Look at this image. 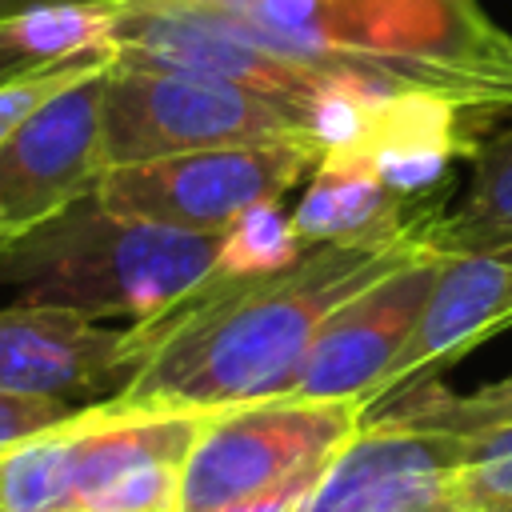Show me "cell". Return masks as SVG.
I'll return each instance as SVG.
<instances>
[{"mask_svg": "<svg viewBox=\"0 0 512 512\" xmlns=\"http://www.w3.org/2000/svg\"><path fill=\"white\" fill-rule=\"evenodd\" d=\"M440 212V200H432L392 232L308 244L304 256L280 272L212 276L180 308L144 324V360L108 404L140 412H220L284 396L320 324L344 300L440 244Z\"/></svg>", "mask_w": 512, "mask_h": 512, "instance_id": "obj_1", "label": "cell"}, {"mask_svg": "<svg viewBox=\"0 0 512 512\" xmlns=\"http://www.w3.org/2000/svg\"><path fill=\"white\" fill-rule=\"evenodd\" d=\"M220 236L108 212L92 192L0 244V292L8 304L152 324L212 280Z\"/></svg>", "mask_w": 512, "mask_h": 512, "instance_id": "obj_2", "label": "cell"}, {"mask_svg": "<svg viewBox=\"0 0 512 512\" xmlns=\"http://www.w3.org/2000/svg\"><path fill=\"white\" fill-rule=\"evenodd\" d=\"M304 100L232 80L116 64L104 76V168L304 132Z\"/></svg>", "mask_w": 512, "mask_h": 512, "instance_id": "obj_3", "label": "cell"}, {"mask_svg": "<svg viewBox=\"0 0 512 512\" xmlns=\"http://www.w3.org/2000/svg\"><path fill=\"white\" fill-rule=\"evenodd\" d=\"M360 420L356 400L268 396L220 408L184 460L176 512H208L320 468L356 436Z\"/></svg>", "mask_w": 512, "mask_h": 512, "instance_id": "obj_4", "label": "cell"}, {"mask_svg": "<svg viewBox=\"0 0 512 512\" xmlns=\"http://www.w3.org/2000/svg\"><path fill=\"white\" fill-rule=\"evenodd\" d=\"M316 164L320 148L308 140V132L260 144L200 148L104 168L96 200L108 212L168 228L224 232L244 208L280 200L296 180L316 172Z\"/></svg>", "mask_w": 512, "mask_h": 512, "instance_id": "obj_5", "label": "cell"}, {"mask_svg": "<svg viewBox=\"0 0 512 512\" xmlns=\"http://www.w3.org/2000/svg\"><path fill=\"white\" fill-rule=\"evenodd\" d=\"M108 68L80 76L0 140V224L12 236L96 192L104 176Z\"/></svg>", "mask_w": 512, "mask_h": 512, "instance_id": "obj_6", "label": "cell"}, {"mask_svg": "<svg viewBox=\"0 0 512 512\" xmlns=\"http://www.w3.org/2000/svg\"><path fill=\"white\" fill-rule=\"evenodd\" d=\"M208 416L84 404L72 440V512H176L184 460Z\"/></svg>", "mask_w": 512, "mask_h": 512, "instance_id": "obj_7", "label": "cell"}, {"mask_svg": "<svg viewBox=\"0 0 512 512\" xmlns=\"http://www.w3.org/2000/svg\"><path fill=\"white\" fill-rule=\"evenodd\" d=\"M144 324H104L68 308L0 304V392L96 404L144 360Z\"/></svg>", "mask_w": 512, "mask_h": 512, "instance_id": "obj_8", "label": "cell"}, {"mask_svg": "<svg viewBox=\"0 0 512 512\" xmlns=\"http://www.w3.org/2000/svg\"><path fill=\"white\" fill-rule=\"evenodd\" d=\"M468 440L400 420H360L324 464L300 512H468L460 468Z\"/></svg>", "mask_w": 512, "mask_h": 512, "instance_id": "obj_9", "label": "cell"}, {"mask_svg": "<svg viewBox=\"0 0 512 512\" xmlns=\"http://www.w3.org/2000/svg\"><path fill=\"white\" fill-rule=\"evenodd\" d=\"M440 244L416 252L400 268L384 272L352 300H344L316 332L300 372L284 396L296 400H356L368 404L400 348L408 344L424 300L444 268Z\"/></svg>", "mask_w": 512, "mask_h": 512, "instance_id": "obj_10", "label": "cell"}, {"mask_svg": "<svg viewBox=\"0 0 512 512\" xmlns=\"http://www.w3.org/2000/svg\"><path fill=\"white\" fill-rule=\"evenodd\" d=\"M112 60L232 80V84L304 100V104L324 80V72L288 64L240 40L220 8H192L176 0H116Z\"/></svg>", "mask_w": 512, "mask_h": 512, "instance_id": "obj_11", "label": "cell"}, {"mask_svg": "<svg viewBox=\"0 0 512 512\" xmlns=\"http://www.w3.org/2000/svg\"><path fill=\"white\" fill-rule=\"evenodd\" d=\"M512 328V252H448L424 312L364 412L436 380L488 336Z\"/></svg>", "mask_w": 512, "mask_h": 512, "instance_id": "obj_12", "label": "cell"}, {"mask_svg": "<svg viewBox=\"0 0 512 512\" xmlns=\"http://www.w3.org/2000/svg\"><path fill=\"white\" fill-rule=\"evenodd\" d=\"M440 200V196H436ZM432 200H400L392 196L372 168L360 164H316L308 192L292 208V224L304 244L324 240H356L408 224Z\"/></svg>", "mask_w": 512, "mask_h": 512, "instance_id": "obj_13", "label": "cell"}, {"mask_svg": "<svg viewBox=\"0 0 512 512\" xmlns=\"http://www.w3.org/2000/svg\"><path fill=\"white\" fill-rule=\"evenodd\" d=\"M444 252H512V128L480 140L464 200L436 220Z\"/></svg>", "mask_w": 512, "mask_h": 512, "instance_id": "obj_14", "label": "cell"}, {"mask_svg": "<svg viewBox=\"0 0 512 512\" xmlns=\"http://www.w3.org/2000/svg\"><path fill=\"white\" fill-rule=\"evenodd\" d=\"M472 112L456 104L444 92L432 88H392L368 128V140L360 152H332V156H372V152H448V156H472L480 148L472 132Z\"/></svg>", "mask_w": 512, "mask_h": 512, "instance_id": "obj_15", "label": "cell"}, {"mask_svg": "<svg viewBox=\"0 0 512 512\" xmlns=\"http://www.w3.org/2000/svg\"><path fill=\"white\" fill-rule=\"evenodd\" d=\"M76 416L0 452V508L4 512H72Z\"/></svg>", "mask_w": 512, "mask_h": 512, "instance_id": "obj_16", "label": "cell"}, {"mask_svg": "<svg viewBox=\"0 0 512 512\" xmlns=\"http://www.w3.org/2000/svg\"><path fill=\"white\" fill-rule=\"evenodd\" d=\"M364 420H400V424L440 428V432L472 440L480 432L512 424V376L492 380L476 392H448L444 384L428 380V384L364 412Z\"/></svg>", "mask_w": 512, "mask_h": 512, "instance_id": "obj_17", "label": "cell"}, {"mask_svg": "<svg viewBox=\"0 0 512 512\" xmlns=\"http://www.w3.org/2000/svg\"><path fill=\"white\" fill-rule=\"evenodd\" d=\"M304 240L292 224V212L280 208V200H260L244 208L220 236L216 272L212 276H264L280 272L292 260L304 256Z\"/></svg>", "mask_w": 512, "mask_h": 512, "instance_id": "obj_18", "label": "cell"}, {"mask_svg": "<svg viewBox=\"0 0 512 512\" xmlns=\"http://www.w3.org/2000/svg\"><path fill=\"white\" fill-rule=\"evenodd\" d=\"M456 484L468 512H512V424L468 440Z\"/></svg>", "mask_w": 512, "mask_h": 512, "instance_id": "obj_19", "label": "cell"}, {"mask_svg": "<svg viewBox=\"0 0 512 512\" xmlns=\"http://www.w3.org/2000/svg\"><path fill=\"white\" fill-rule=\"evenodd\" d=\"M112 64V52H88V56H72V60H56V64H40L28 72H16L8 80H0V140L44 100H52L56 92H64L68 84H76L80 76L96 72Z\"/></svg>", "mask_w": 512, "mask_h": 512, "instance_id": "obj_20", "label": "cell"}, {"mask_svg": "<svg viewBox=\"0 0 512 512\" xmlns=\"http://www.w3.org/2000/svg\"><path fill=\"white\" fill-rule=\"evenodd\" d=\"M84 404H68V400H36V396H4L0 392V452L36 436V432H48L64 420H72Z\"/></svg>", "mask_w": 512, "mask_h": 512, "instance_id": "obj_21", "label": "cell"}, {"mask_svg": "<svg viewBox=\"0 0 512 512\" xmlns=\"http://www.w3.org/2000/svg\"><path fill=\"white\" fill-rule=\"evenodd\" d=\"M320 472H324V464L308 468V472H300V476H292L276 488H264L256 496H244V500H232V504H220V508H208V512H300L308 492L316 488Z\"/></svg>", "mask_w": 512, "mask_h": 512, "instance_id": "obj_22", "label": "cell"}, {"mask_svg": "<svg viewBox=\"0 0 512 512\" xmlns=\"http://www.w3.org/2000/svg\"><path fill=\"white\" fill-rule=\"evenodd\" d=\"M28 68H40V64H32V56L24 52L16 16H4L0 20V80H8L16 72H28Z\"/></svg>", "mask_w": 512, "mask_h": 512, "instance_id": "obj_23", "label": "cell"}, {"mask_svg": "<svg viewBox=\"0 0 512 512\" xmlns=\"http://www.w3.org/2000/svg\"><path fill=\"white\" fill-rule=\"evenodd\" d=\"M40 4H60V0H0V20L16 16V12H28V8H40Z\"/></svg>", "mask_w": 512, "mask_h": 512, "instance_id": "obj_24", "label": "cell"}, {"mask_svg": "<svg viewBox=\"0 0 512 512\" xmlns=\"http://www.w3.org/2000/svg\"><path fill=\"white\" fill-rule=\"evenodd\" d=\"M176 4H192V8H236L240 0H176Z\"/></svg>", "mask_w": 512, "mask_h": 512, "instance_id": "obj_25", "label": "cell"}, {"mask_svg": "<svg viewBox=\"0 0 512 512\" xmlns=\"http://www.w3.org/2000/svg\"><path fill=\"white\" fill-rule=\"evenodd\" d=\"M324 4H328V24H324V32H320V36H328V28H332V16L340 12V4H344V0H324Z\"/></svg>", "mask_w": 512, "mask_h": 512, "instance_id": "obj_26", "label": "cell"}, {"mask_svg": "<svg viewBox=\"0 0 512 512\" xmlns=\"http://www.w3.org/2000/svg\"><path fill=\"white\" fill-rule=\"evenodd\" d=\"M4 240H12V232H8L4 224H0V244H4Z\"/></svg>", "mask_w": 512, "mask_h": 512, "instance_id": "obj_27", "label": "cell"}, {"mask_svg": "<svg viewBox=\"0 0 512 512\" xmlns=\"http://www.w3.org/2000/svg\"><path fill=\"white\" fill-rule=\"evenodd\" d=\"M88 512H116V508H88Z\"/></svg>", "mask_w": 512, "mask_h": 512, "instance_id": "obj_28", "label": "cell"}, {"mask_svg": "<svg viewBox=\"0 0 512 512\" xmlns=\"http://www.w3.org/2000/svg\"><path fill=\"white\" fill-rule=\"evenodd\" d=\"M0 512H4V508H0Z\"/></svg>", "mask_w": 512, "mask_h": 512, "instance_id": "obj_29", "label": "cell"}]
</instances>
